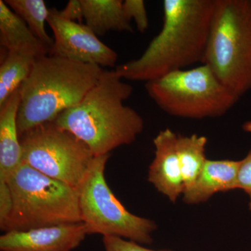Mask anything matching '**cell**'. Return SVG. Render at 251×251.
<instances>
[{
  "mask_svg": "<svg viewBox=\"0 0 251 251\" xmlns=\"http://www.w3.org/2000/svg\"><path fill=\"white\" fill-rule=\"evenodd\" d=\"M82 223L9 231L0 237L1 251H72L87 235Z\"/></svg>",
  "mask_w": 251,
  "mask_h": 251,
  "instance_id": "30bf717a",
  "label": "cell"
},
{
  "mask_svg": "<svg viewBox=\"0 0 251 251\" xmlns=\"http://www.w3.org/2000/svg\"><path fill=\"white\" fill-rule=\"evenodd\" d=\"M6 181L13 209L4 232L82 223L75 188L24 163Z\"/></svg>",
  "mask_w": 251,
  "mask_h": 251,
  "instance_id": "5b68a950",
  "label": "cell"
},
{
  "mask_svg": "<svg viewBox=\"0 0 251 251\" xmlns=\"http://www.w3.org/2000/svg\"><path fill=\"white\" fill-rule=\"evenodd\" d=\"M145 89L163 112L193 120L223 116L239 100L205 64L149 81Z\"/></svg>",
  "mask_w": 251,
  "mask_h": 251,
  "instance_id": "8992f818",
  "label": "cell"
},
{
  "mask_svg": "<svg viewBox=\"0 0 251 251\" xmlns=\"http://www.w3.org/2000/svg\"><path fill=\"white\" fill-rule=\"evenodd\" d=\"M59 13L62 17L73 22L82 23L84 19L80 0H70L67 6Z\"/></svg>",
  "mask_w": 251,
  "mask_h": 251,
  "instance_id": "603a6c76",
  "label": "cell"
},
{
  "mask_svg": "<svg viewBox=\"0 0 251 251\" xmlns=\"http://www.w3.org/2000/svg\"><path fill=\"white\" fill-rule=\"evenodd\" d=\"M19 88L0 107V180L6 181L22 163L17 117Z\"/></svg>",
  "mask_w": 251,
  "mask_h": 251,
  "instance_id": "4fadbf2b",
  "label": "cell"
},
{
  "mask_svg": "<svg viewBox=\"0 0 251 251\" xmlns=\"http://www.w3.org/2000/svg\"><path fill=\"white\" fill-rule=\"evenodd\" d=\"M133 92V86L115 71H103L82 101L63 112L54 122L82 140L94 156L110 154L133 143L143 133V117L124 104Z\"/></svg>",
  "mask_w": 251,
  "mask_h": 251,
  "instance_id": "7a4b0ae2",
  "label": "cell"
},
{
  "mask_svg": "<svg viewBox=\"0 0 251 251\" xmlns=\"http://www.w3.org/2000/svg\"><path fill=\"white\" fill-rule=\"evenodd\" d=\"M215 0H165L163 27L139 58L120 64L122 79L156 80L192 64H202Z\"/></svg>",
  "mask_w": 251,
  "mask_h": 251,
  "instance_id": "6da1fadb",
  "label": "cell"
},
{
  "mask_svg": "<svg viewBox=\"0 0 251 251\" xmlns=\"http://www.w3.org/2000/svg\"><path fill=\"white\" fill-rule=\"evenodd\" d=\"M110 154L95 156L77 188L81 221L88 234L127 239L151 244L157 226L152 220L131 214L117 199L105 177Z\"/></svg>",
  "mask_w": 251,
  "mask_h": 251,
  "instance_id": "52a82bcc",
  "label": "cell"
},
{
  "mask_svg": "<svg viewBox=\"0 0 251 251\" xmlns=\"http://www.w3.org/2000/svg\"><path fill=\"white\" fill-rule=\"evenodd\" d=\"M0 44L6 51L36 59L49 54V49L3 0H0Z\"/></svg>",
  "mask_w": 251,
  "mask_h": 251,
  "instance_id": "5bb4252c",
  "label": "cell"
},
{
  "mask_svg": "<svg viewBox=\"0 0 251 251\" xmlns=\"http://www.w3.org/2000/svg\"><path fill=\"white\" fill-rule=\"evenodd\" d=\"M237 188L247 193L250 198L249 209L251 210V150L244 159L241 160L238 172Z\"/></svg>",
  "mask_w": 251,
  "mask_h": 251,
  "instance_id": "7402d4cb",
  "label": "cell"
},
{
  "mask_svg": "<svg viewBox=\"0 0 251 251\" xmlns=\"http://www.w3.org/2000/svg\"><path fill=\"white\" fill-rule=\"evenodd\" d=\"M35 60L30 56L6 51L0 65V107L27 80Z\"/></svg>",
  "mask_w": 251,
  "mask_h": 251,
  "instance_id": "e0dca14e",
  "label": "cell"
},
{
  "mask_svg": "<svg viewBox=\"0 0 251 251\" xmlns=\"http://www.w3.org/2000/svg\"><path fill=\"white\" fill-rule=\"evenodd\" d=\"M123 9L128 21L133 19L138 30L143 34L149 27V20L145 1L143 0H126Z\"/></svg>",
  "mask_w": 251,
  "mask_h": 251,
  "instance_id": "d6986e66",
  "label": "cell"
},
{
  "mask_svg": "<svg viewBox=\"0 0 251 251\" xmlns=\"http://www.w3.org/2000/svg\"><path fill=\"white\" fill-rule=\"evenodd\" d=\"M177 137L178 134L169 128L161 130L155 137V157L148 172L149 182L173 202L184 192Z\"/></svg>",
  "mask_w": 251,
  "mask_h": 251,
  "instance_id": "8fae6325",
  "label": "cell"
},
{
  "mask_svg": "<svg viewBox=\"0 0 251 251\" xmlns=\"http://www.w3.org/2000/svg\"><path fill=\"white\" fill-rule=\"evenodd\" d=\"M202 64L237 98L251 90V0H215Z\"/></svg>",
  "mask_w": 251,
  "mask_h": 251,
  "instance_id": "277c9868",
  "label": "cell"
},
{
  "mask_svg": "<svg viewBox=\"0 0 251 251\" xmlns=\"http://www.w3.org/2000/svg\"><path fill=\"white\" fill-rule=\"evenodd\" d=\"M103 243L105 251H171L151 250L138 243L117 237H103Z\"/></svg>",
  "mask_w": 251,
  "mask_h": 251,
  "instance_id": "44dd1931",
  "label": "cell"
},
{
  "mask_svg": "<svg viewBox=\"0 0 251 251\" xmlns=\"http://www.w3.org/2000/svg\"><path fill=\"white\" fill-rule=\"evenodd\" d=\"M86 25L97 36L110 31L133 33L130 21L126 17L122 0H80Z\"/></svg>",
  "mask_w": 251,
  "mask_h": 251,
  "instance_id": "9a60e30c",
  "label": "cell"
},
{
  "mask_svg": "<svg viewBox=\"0 0 251 251\" xmlns=\"http://www.w3.org/2000/svg\"><path fill=\"white\" fill-rule=\"evenodd\" d=\"M22 163L77 189L94 157L90 148L53 122L34 127L20 136Z\"/></svg>",
  "mask_w": 251,
  "mask_h": 251,
  "instance_id": "ba28073f",
  "label": "cell"
},
{
  "mask_svg": "<svg viewBox=\"0 0 251 251\" xmlns=\"http://www.w3.org/2000/svg\"><path fill=\"white\" fill-rule=\"evenodd\" d=\"M103 72L100 66L49 54L36 59L29 77L19 87V136L78 105Z\"/></svg>",
  "mask_w": 251,
  "mask_h": 251,
  "instance_id": "3957f363",
  "label": "cell"
},
{
  "mask_svg": "<svg viewBox=\"0 0 251 251\" xmlns=\"http://www.w3.org/2000/svg\"><path fill=\"white\" fill-rule=\"evenodd\" d=\"M13 209V199L7 181L0 180V228L4 231Z\"/></svg>",
  "mask_w": 251,
  "mask_h": 251,
  "instance_id": "ffe728a7",
  "label": "cell"
},
{
  "mask_svg": "<svg viewBox=\"0 0 251 251\" xmlns=\"http://www.w3.org/2000/svg\"><path fill=\"white\" fill-rule=\"evenodd\" d=\"M6 5L26 23L28 27L50 50L54 39L48 34L45 23L49 10L44 0H5ZM50 52V51H49Z\"/></svg>",
  "mask_w": 251,
  "mask_h": 251,
  "instance_id": "ac0fdd59",
  "label": "cell"
},
{
  "mask_svg": "<svg viewBox=\"0 0 251 251\" xmlns=\"http://www.w3.org/2000/svg\"><path fill=\"white\" fill-rule=\"evenodd\" d=\"M241 161L208 160L194 184L184 191V202L196 204L206 202L219 192L237 188V176Z\"/></svg>",
  "mask_w": 251,
  "mask_h": 251,
  "instance_id": "7c38bea8",
  "label": "cell"
},
{
  "mask_svg": "<svg viewBox=\"0 0 251 251\" xmlns=\"http://www.w3.org/2000/svg\"><path fill=\"white\" fill-rule=\"evenodd\" d=\"M206 143L207 139L204 136L178 135L177 151L184 191L194 184L207 161L205 155Z\"/></svg>",
  "mask_w": 251,
  "mask_h": 251,
  "instance_id": "2e32d148",
  "label": "cell"
},
{
  "mask_svg": "<svg viewBox=\"0 0 251 251\" xmlns=\"http://www.w3.org/2000/svg\"><path fill=\"white\" fill-rule=\"evenodd\" d=\"M47 22L54 34L49 55L100 67H116L117 52L103 44L88 26L68 21L56 8L50 9Z\"/></svg>",
  "mask_w": 251,
  "mask_h": 251,
  "instance_id": "9c48e42d",
  "label": "cell"
}]
</instances>
